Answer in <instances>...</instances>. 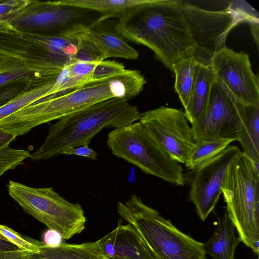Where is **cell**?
Masks as SVG:
<instances>
[{"mask_svg":"<svg viewBox=\"0 0 259 259\" xmlns=\"http://www.w3.org/2000/svg\"><path fill=\"white\" fill-rule=\"evenodd\" d=\"M244 20L232 3L211 11L181 0H147L116 28L127 41L151 49L172 71L174 63L190 57L209 66L229 32Z\"/></svg>","mask_w":259,"mask_h":259,"instance_id":"6da1fadb","label":"cell"},{"mask_svg":"<svg viewBox=\"0 0 259 259\" xmlns=\"http://www.w3.org/2000/svg\"><path fill=\"white\" fill-rule=\"evenodd\" d=\"M146 83L140 71L126 69L108 79L90 83L22 108L16 113L17 125L25 134L38 125L59 120L102 101L113 98L130 100L140 94Z\"/></svg>","mask_w":259,"mask_h":259,"instance_id":"7a4b0ae2","label":"cell"},{"mask_svg":"<svg viewBox=\"0 0 259 259\" xmlns=\"http://www.w3.org/2000/svg\"><path fill=\"white\" fill-rule=\"evenodd\" d=\"M129 100L110 98L58 120L50 125L41 147L32 154L33 160H46L62 154L68 148L90 143L104 128H118L139 121L141 113Z\"/></svg>","mask_w":259,"mask_h":259,"instance_id":"3957f363","label":"cell"},{"mask_svg":"<svg viewBox=\"0 0 259 259\" xmlns=\"http://www.w3.org/2000/svg\"><path fill=\"white\" fill-rule=\"evenodd\" d=\"M87 25H80L56 35L19 30L0 22V52L18 58L29 68L49 75H58L76 62L80 37Z\"/></svg>","mask_w":259,"mask_h":259,"instance_id":"277c9868","label":"cell"},{"mask_svg":"<svg viewBox=\"0 0 259 259\" xmlns=\"http://www.w3.org/2000/svg\"><path fill=\"white\" fill-rule=\"evenodd\" d=\"M117 212L138 232L154 259H207L204 243L180 231L136 194L119 201Z\"/></svg>","mask_w":259,"mask_h":259,"instance_id":"5b68a950","label":"cell"},{"mask_svg":"<svg viewBox=\"0 0 259 259\" xmlns=\"http://www.w3.org/2000/svg\"><path fill=\"white\" fill-rule=\"evenodd\" d=\"M259 164L241 151L230 163L222 187L226 212L240 241L259 252Z\"/></svg>","mask_w":259,"mask_h":259,"instance_id":"8992f818","label":"cell"},{"mask_svg":"<svg viewBox=\"0 0 259 259\" xmlns=\"http://www.w3.org/2000/svg\"><path fill=\"white\" fill-rule=\"evenodd\" d=\"M107 144L111 152L143 172L176 186H183V169L139 122L109 133Z\"/></svg>","mask_w":259,"mask_h":259,"instance_id":"52a82bcc","label":"cell"},{"mask_svg":"<svg viewBox=\"0 0 259 259\" xmlns=\"http://www.w3.org/2000/svg\"><path fill=\"white\" fill-rule=\"evenodd\" d=\"M7 188L9 195L26 213L59 232L64 240L85 229L87 218L81 205L69 202L53 188H33L13 181Z\"/></svg>","mask_w":259,"mask_h":259,"instance_id":"ba28073f","label":"cell"},{"mask_svg":"<svg viewBox=\"0 0 259 259\" xmlns=\"http://www.w3.org/2000/svg\"><path fill=\"white\" fill-rule=\"evenodd\" d=\"M210 67L217 80L234 100L243 105L259 106V80L248 55L226 46L212 55Z\"/></svg>","mask_w":259,"mask_h":259,"instance_id":"9c48e42d","label":"cell"},{"mask_svg":"<svg viewBox=\"0 0 259 259\" xmlns=\"http://www.w3.org/2000/svg\"><path fill=\"white\" fill-rule=\"evenodd\" d=\"M188 121L181 110L161 106L142 113L139 122L172 158L184 163L195 143Z\"/></svg>","mask_w":259,"mask_h":259,"instance_id":"30bf717a","label":"cell"},{"mask_svg":"<svg viewBox=\"0 0 259 259\" xmlns=\"http://www.w3.org/2000/svg\"><path fill=\"white\" fill-rule=\"evenodd\" d=\"M80 9L61 5L57 1L30 0L7 22L23 31L59 35L83 24Z\"/></svg>","mask_w":259,"mask_h":259,"instance_id":"8fae6325","label":"cell"},{"mask_svg":"<svg viewBox=\"0 0 259 259\" xmlns=\"http://www.w3.org/2000/svg\"><path fill=\"white\" fill-rule=\"evenodd\" d=\"M242 125L239 104L216 80L205 114L198 121L191 125L195 140L238 141Z\"/></svg>","mask_w":259,"mask_h":259,"instance_id":"7c38bea8","label":"cell"},{"mask_svg":"<svg viewBox=\"0 0 259 259\" xmlns=\"http://www.w3.org/2000/svg\"><path fill=\"white\" fill-rule=\"evenodd\" d=\"M241 150L229 145L212 159L194 171L189 198L200 219L205 221L213 211L222 194V187L230 163Z\"/></svg>","mask_w":259,"mask_h":259,"instance_id":"4fadbf2b","label":"cell"},{"mask_svg":"<svg viewBox=\"0 0 259 259\" xmlns=\"http://www.w3.org/2000/svg\"><path fill=\"white\" fill-rule=\"evenodd\" d=\"M116 24L112 26L107 24V20H96L86 26L85 33L101 53L104 60L111 57L137 59L139 52L117 30Z\"/></svg>","mask_w":259,"mask_h":259,"instance_id":"5bb4252c","label":"cell"},{"mask_svg":"<svg viewBox=\"0 0 259 259\" xmlns=\"http://www.w3.org/2000/svg\"><path fill=\"white\" fill-rule=\"evenodd\" d=\"M113 249L110 259H154L138 232L129 223L117 226L109 233Z\"/></svg>","mask_w":259,"mask_h":259,"instance_id":"9a60e30c","label":"cell"},{"mask_svg":"<svg viewBox=\"0 0 259 259\" xmlns=\"http://www.w3.org/2000/svg\"><path fill=\"white\" fill-rule=\"evenodd\" d=\"M147 0H57L58 3L81 9L95 11L100 14L97 20L103 21L116 18L124 21L145 5Z\"/></svg>","mask_w":259,"mask_h":259,"instance_id":"2e32d148","label":"cell"},{"mask_svg":"<svg viewBox=\"0 0 259 259\" xmlns=\"http://www.w3.org/2000/svg\"><path fill=\"white\" fill-rule=\"evenodd\" d=\"M216 79L208 65L199 63L194 87L184 113L191 125L205 114L210 100L211 90Z\"/></svg>","mask_w":259,"mask_h":259,"instance_id":"e0dca14e","label":"cell"},{"mask_svg":"<svg viewBox=\"0 0 259 259\" xmlns=\"http://www.w3.org/2000/svg\"><path fill=\"white\" fill-rule=\"evenodd\" d=\"M235 226L228 215L225 212L218 218V224L211 237L204 243L206 255L213 259H235V251L240 242L239 237L235 235Z\"/></svg>","mask_w":259,"mask_h":259,"instance_id":"ac0fdd59","label":"cell"},{"mask_svg":"<svg viewBox=\"0 0 259 259\" xmlns=\"http://www.w3.org/2000/svg\"><path fill=\"white\" fill-rule=\"evenodd\" d=\"M59 75H49L38 72L18 58L0 52V88L18 82L38 85L56 79Z\"/></svg>","mask_w":259,"mask_h":259,"instance_id":"d6986e66","label":"cell"},{"mask_svg":"<svg viewBox=\"0 0 259 259\" xmlns=\"http://www.w3.org/2000/svg\"><path fill=\"white\" fill-rule=\"evenodd\" d=\"M239 107L242 125L238 141L242 152L259 164V106L239 104Z\"/></svg>","mask_w":259,"mask_h":259,"instance_id":"ffe728a7","label":"cell"},{"mask_svg":"<svg viewBox=\"0 0 259 259\" xmlns=\"http://www.w3.org/2000/svg\"><path fill=\"white\" fill-rule=\"evenodd\" d=\"M36 256L47 259H110L104 252L98 240L81 244H69L63 242L57 248L40 246Z\"/></svg>","mask_w":259,"mask_h":259,"instance_id":"44dd1931","label":"cell"},{"mask_svg":"<svg viewBox=\"0 0 259 259\" xmlns=\"http://www.w3.org/2000/svg\"><path fill=\"white\" fill-rule=\"evenodd\" d=\"M199 62L194 57L182 59L174 63L175 90L185 108L189 100L196 81Z\"/></svg>","mask_w":259,"mask_h":259,"instance_id":"7402d4cb","label":"cell"},{"mask_svg":"<svg viewBox=\"0 0 259 259\" xmlns=\"http://www.w3.org/2000/svg\"><path fill=\"white\" fill-rule=\"evenodd\" d=\"M57 78L30 88L0 106V121L28 105L44 98L55 97Z\"/></svg>","mask_w":259,"mask_h":259,"instance_id":"603a6c76","label":"cell"},{"mask_svg":"<svg viewBox=\"0 0 259 259\" xmlns=\"http://www.w3.org/2000/svg\"><path fill=\"white\" fill-rule=\"evenodd\" d=\"M226 139H202L195 141L184 163L189 170H195L224 150L232 142Z\"/></svg>","mask_w":259,"mask_h":259,"instance_id":"cb8c5ba5","label":"cell"},{"mask_svg":"<svg viewBox=\"0 0 259 259\" xmlns=\"http://www.w3.org/2000/svg\"><path fill=\"white\" fill-rule=\"evenodd\" d=\"M0 233L19 249L29 251L34 254L39 253L40 246L43 244L42 242L23 236L9 227L1 224Z\"/></svg>","mask_w":259,"mask_h":259,"instance_id":"d4e9b609","label":"cell"},{"mask_svg":"<svg viewBox=\"0 0 259 259\" xmlns=\"http://www.w3.org/2000/svg\"><path fill=\"white\" fill-rule=\"evenodd\" d=\"M29 151L16 149L9 146L0 150V177L6 171L14 169L27 158L30 157Z\"/></svg>","mask_w":259,"mask_h":259,"instance_id":"484cf974","label":"cell"},{"mask_svg":"<svg viewBox=\"0 0 259 259\" xmlns=\"http://www.w3.org/2000/svg\"><path fill=\"white\" fill-rule=\"evenodd\" d=\"M126 70L124 65L114 60H103L96 64L91 73L90 83L102 81L116 76Z\"/></svg>","mask_w":259,"mask_h":259,"instance_id":"4316f807","label":"cell"},{"mask_svg":"<svg viewBox=\"0 0 259 259\" xmlns=\"http://www.w3.org/2000/svg\"><path fill=\"white\" fill-rule=\"evenodd\" d=\"M76 60V62L90 63H97L104 60L101 53L87 36L85 29L80 37Z\"/></svg>","mask_w":259,"mask_h":259,"instance_id":"83f0119b","label":"cell"},{"mask_svg":"<svg viewBox=\"0 0 259 259\" xmlns=\"http://www.w3.org/2000/svg\"><path fill=\"white\" fill-rule=\"evenodd\" d=\"M33 87L35 86L26 82H18L1 87L0 106Z\"/></svg>","mask_w":259,"mask_h":259,"instance_id":"f1b7e54d","label":"cell"},{"mask_svg":"<svg viewBox=\"0 0 259 259\" xmlns=\"http://www.w3.org/2000/svg\"><path fill=\"white\" fill-rule=\"evenodd\" d=\"M30 0H0V22H7Z\"/></svg>","mask_w":259,"mask_h":259,"instance_id":"f546056e","label":"cell"},{"mask_svg":"<svg viewBox=\"0 0 259 259\" xmlns=\"http://www.w3.org/2000/svg\"><path fill=\"white\" fill-rule=\"evenodd\" d=\"M42 238L44 245L52 248L59 247L64 240L59 232L51 229H48L44 233Z\"/></svg>","mask_w":259,"mask_h":259,"instance_id":"4dcf8cb0","label":"cell"},{"mask_svg":"<svg viewBox=\"0 0 259 259\" xmlns=\"http://www.w3.org/2000/svg\"><path fill=\"white\" fill-rule=\"evenodd\" d=\"M89 145L85 144L77 147H71L64 150L62 154L66 155H75L85 157L92 160H97V152L91 149Z\"/></svg>","mask_w":259,"mask_h":259,"instance_id":"1f68e13d","label":"cell"},{"mask_svg":"<svg viewBox=\"0 0 259 259\" xmlns=\"http://www.w3.org/2000/svg\"><path fill=\"white\" fill-rule=\"evenodd\" d=\"M32 254L29 251L19 249L0 251V259H30Z\"/></svg>","mask_w":259,"mask_h":259,"instance_id":"d6a6232c","label":"cell"},{"mask_svg":"<svg viewBox=\"0 0 259 259\" xmlns=\"http://www.w3.org/2000/svg\"><path fill=\"white\" fill-rule=\"evenodd\" d=\"M16 137L14 134L0 129V150L8 147Z\"/></svg>","mask_w":259,"mask_h":259,"instance_id":"836d02e7","label":"cell"},{"mask_svg":"<svg viewBox=\"0 0 259 259\" xmlns=\"http://www.w3.org/2000/svg\"><path fill=\"white\" fill-rule=\"evenodd\" d=\"M19 248L10 241L0 239V251L17 250Z\"/></svg>","mask_w":259,"mask_h":259,"instance_id":"e575fe53","label":"cell"},{"mask_svg":"<svg viewBox=\"0 0 259 259\" xmlns=\"http://www.w3.org/2000/svg\"><path fill=\"white\" fill-rule=\"evenodd\" d=\"M30 259H47V258L37 257V256H36L35 255H34L33 254H32V255L31 256V258Z\"/></svg>","mask_w":259,"mask_h":259,"instance_id":"d590c367","label":"cell"},{"mask_svg":"<svg viewBox=\"0 0 259 259\" xmlns=\"http://www.w3.org/2000/svg\"><path fill=\"white\" fill-rule=\"evenodd\" d=\"M0 239H3V240H6V241H8L3 235H2L1 233H0Z\"/></svg>","mask_w":259,"mask_h":259,"instance_id":"8d00e7d4","label":"cell"}]
</instances>
